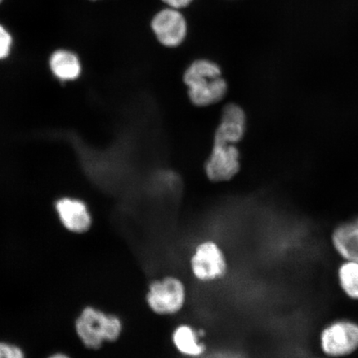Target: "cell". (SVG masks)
<instances>
[{
    "label": "cell",
    "mask_w": 358,
    "mask_h": 358,
    "mask_svg": "<svg viewBox=\"0 0 358 358\" xmlns=\"http://www.w3.org/2000/svg\"><path fill=\"white\" fill-rule=\"evenodd\" d=\"M75 329L85 347L98 350L105 343L118 341L124 332V322L115 313L87 306L76 320Z\"/></svg>",
    "instance_id": "1"
},
{
    "label": "cell",
    "mask_w": 358,
    "mask_h": 358,
    "mask_svg": "<svg viewBox=\"0 0 358 358\" xmlns=\"http://www.w3.org/2000/svg\"><path fill=\"white\" fill-rule=\"evenodd\" d=\"M183 80L189 87L190 100L196 106L215 104L226 95V80L222 77L220 67L212 61L201 59L192 62Z\"/></svg>",
    "instance_id": "2"
},
{
    "label": "cell",
    "mask_w": 358,
    "mask_h": 358,
    "mask_svg": "<svg viewBox=\"0 0 358 358\" xmlns=\"http://www.w3.org/2000/svg\"><path fill=\"white\" fill-rule=\"evenodd\" d=\"M145 299L147 307L155 315L161 317L176 316L186 306L187 286L178 276L164 275L150 282Z\"/></svg>",
    "instance_id": "3"
},
{
    "label": "cell",
    "mask_w": 358,
    "mask_h": 358,
    "mask_svg": "<svg viewBox=\"0 0 358 358\" xmlns=\"http://www.w3.org/2000/svg\"><path fill=\"white\" fill-rule=\"evenodd\" d=\"M190 272L201 284H213L225 278L229 262L222 246L214 240H204L195 245L189 259Z\"/></svg>",
    "instance_id": "4"
},
{
    "label": "cell",
    "mask_w": 358,
    "mask_h": 358,
    "mask_svg": "<svg viewBox=\"0 0 358 358\" xmlns=\"http://www.w3.org/2000/svg\"><path fill=\"white\" fill-rule=\"evenodd\" d=\"M319 346L329 358H343L358 350V323L340 319L330 322L320 331Z\"/></svg>",
    "instance_id": "5"
},
{
    "label": "cell",
    "mask_w": 358,
    "mask_h": 358,
    "mask_svg": "<svg viewBox=\"0 0 358 358\" xmlns=\"http://www.w3.org/2000/svg\"><path fill=\"white\" fill-rule=\"evenodd\" d=\"M151 29L158 41L168 48L179 46L187 34L185 16L180 10L169 7L156 13L151 21Z\"/></svg>",
    "instance_id": "6"
},
{
    "label": "cell",
    "mask_w": 358,
    "mask_h": 358,
    "mask_svg": "<svg viewBox=\"0 0 358 358\" xmlns=\"http://www.w3.org/2000/svg\"><path fill=\"white\" fill-rule=\"evenodd\" d=\"M240 169L239 151L234 145L214 143L206 173L214 182H223L234 178Z\"/></svg>",
    "instance_id": "7"
},
{
    "label": "cell",
    "mask_w": 358,
    "mask_h": 358,
    "mask_svg": "<svg viewBox=\"0 0 358 358\" xmlns=\"http://www.w3.org/2000/svg\"><path fill=\"white\" fill-rule=\"evenodd\" d=\"M203 330L187 323L178 324L171 333L174 349L182 357L199 358L207 352V344L203 341Z\"/></svg>",
    "instance_id": "8"
},
{
    "label": "cell",
    "mask_w": 358,
    "mask_h": 358,
    "mask_svg": "<svg viewBox=\"0 0 358 358\" xmlns=\"http://www.w3.org/2000/svg\"><path fill=\"white\" fill-rule=\"evenodd\" d=\"M57 212L67 230L85 234L92 227V218L83 201L64 199L57 201Z\"/></svg>",
    "instance_id": "9"
},
{
    "label": "cell",
    "mask_w": 358,
    "mask_h": 358,
    "mask_svg": "<svg viewBox=\"0 0 358 358\" xmlns=\"http://www.w3.org/2000/svg\"><path fill=\"white\" fill-rule=\"evenodd\" d=\"M245 115L240 106L231 104L223 110L222 122L215 134L214 143L234 145L244 136Z\"/></svg>",
    "instance_id": "10"
},
{
    "label": "cell",
    "mask_w": 358,
    "mask_h": 358,
    "mask_svg": "<svg viewBox=\"0 0 358 358\" xmlns=\"http://www.w3.org/2000/svg\"><path fill=\"white\" fill-rule=\"evenodd\" d=\"M331 243L343 261L358 262V217L336 227L331 235Z\"/></svg>",
    "instance_id": "11"
},
{
    "label": "cell",
    "mask_w": 358,
    "mask_h": 358,
    "mask_svg": "<svg viewBox=\"0 0 358 358\" xmlns=\"http://www.w3.org/2000/svg\"><path fill=\"white\" fill-rule=\"evenodd\" d=\"M49 66L52 73L61 80H74L82 71L78 56L66 49H57L53 52L49 59Z\"/></svg>",
    "instance_id": "12"
},
{
    "label": "cell",
    "mask_w": 358,
    "mask_h": 358,
    "mask_svg": "<svg viewBox=\"0 0 358 358\" xmlns=\"http://www.w3.org/2000/svg\"><path fill=\"white\" fill-rule=\"evenodd\" d=\"M340 289L345 296L358 301V262L343 261L337 271Z\"/></svg>",
    "instance_id": "13"
},
{
    "label": "cell",
    "mask_w": 358,
    "mask_h": 358,
    "mask_svg": "<svg viewBox=\"0 0 358 358\" xmlns=\"http://www.w3.org/2000/svg\"><path fill=\"white\" fill-rule=\"evenodd\" d=\"M15 44V37L7 26L0 22V60L6 59L10 55Z\"/></svg>",
    "instance_id": "14"
},
{
    "label": "cell",
    "mask_w": 358,
    "mask_h": 358,
    "mask_svg": "<svg viewBox=\"0 0 358 358\" xmlns=\"http://www.w3.org/2000/svg\"><path fill=\"white\" fill-rule=\"evenodd\" d=\"M0 358H26V356L20 347L0 342Z\"/></svg>",
    "instance_id": "15"
},
{
    "label": "cell",
    "mask_w": 358,
    "mask_h": 358,
    "mask_svg": "<svg viewBox=\"0 0 358 358\" xmlns=\"http://www.w3.org/2000/svg\"><path fill=\"white\" fill-rule=\"evenodd\" d=\"M162 1L166 4L168 7L180 10L182 8L190 6V4L194 2V0H162Z\"/></svg>",
    "instance_id": "16"
},
{
    "label": "cell",
    "mask_w": 358,
    "mask_h": 358,
    "mask_svg": "<svg viewBox=\"0 0 358 358\" xmlns=\"http://www.w3.org/2000/svg\"><path fill=\"white\" fill-rule=\"evenodd\" d=\"M47 358H71L69 355H65L62 352H56L55 355H52Z\"/></svg>",
    "instance_id": "17"
},
{
    "label": "cell",
    "mask_w": 358,
    "mask_h": 358,
    "mask_svg": "<svg viewBox=\"0 0 358 358\" xmlns=\"http://www.w3.org/2000/svg\"><path fill=\"white\" fill-rule=\"evenodd\" d=\"M3 0H0V6H1V4L3 3Z\"/></svg>",
    "instance_id": "18"
},
{
    "label": "cell",
    "mask_w": 358,
    "mask_h": 358,
    "mask_svg": "<svg viewBox=\"0 0 358 358\" xmlns=\"http://www.w3.org/2000/svg\"><path fill=\"white\" fill-rule=\"evenodd\" d=\"M89 1H97V0H89Z\"/></svg>",
    "instance_id": "19"
},
{
    "label": "cell",
    "mask_w": 358,
    "mask_h": 358,
    "mask_svg": "<svg viewBox=\"0 0 358 358\" xmlns=\"http://www.w3.org/2000/svg\"><path fill=\"white\" fill-rule=\"evenodd\" d=\"M316 358H329V357H316Z\"/></svg>",
    "instance_id": "20"
}]
</instances>
